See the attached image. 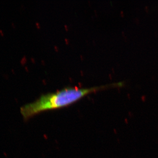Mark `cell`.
Instances as JSON below:
<instances>
[{
    "label": "cell",
    "instance_id": "1",
    "mask_svg": "<svg viewBox=\"0 0 158 158\" xmlns=\"http://www.w3.org/2000/svg\"><path fill=\"white\" fill-rule=\"evenodd\" d=\"M123 85V83L119 82L90 88H64L56 92L43 94L35 101L23 106L21 108V114L25 120H27L42 112L68 106L90 94L110 87H121Z\"/></svg>",
    "mask_w": 158,
    "mask_h": 158
}]
</instances>
